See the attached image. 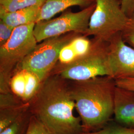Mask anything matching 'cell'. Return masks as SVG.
Instances as JSON below:
<instances>
[{
	"label": "cell",
	"instance_id": "e0dca14e",
	"mask_svg": "<svg viewBox=\"0 0 134 134\" xmlns=\"http://www.w3.org/2000/svg\"><path fill=\"white\" fill-rule=\"evenodd\" d=\"M81 134H134V129L122 126L113 120L98 131Z\"/></svg>",
	"mask_w": 134,
	"mask_h": 134
},
{
	"label": "cell",
	"instance_id": "9c48e42d",
	"mask_svg": "<svg viewBox=\"0 0 134 134\" xmlns=\"http://www.w3.org/2000/svg\"><path fill=\"white\" fill-rule=\"evenodd\" d=\"M114 120L124 127L134 129V91L116 86Z\"/></svg>",
	"mask_w": 134,
	"mask_h": 134
},
{
	"label": "cell",
	"instance_id": "9a60e30c",
	"mask_svg": "<svg viewBox=\"0 0 134 134\" xmlns=\"http://www.w3.org/2000/svg\"><path fill=\"white\" fill-rule=\"evenodd\" d=\"M26 86L27 81L24 70L17 69L10 80V91L24 102Z\"/></svg>",
	"mask_w": 134,
	"mask_h": 134
},
{
	"label": "cell",
	"instance_id": "44dd1931",
	"mask_svg": "<svg viewBox=\"0 0 134 134\" xmlns=\"http://www.w3.org/2000/svg\"><path fill=\"white\" fill-rule=\"evenodd\" d=\"M14 29L0 20V46L6 43L11 37Z\"/></svg>",
	"mask_w": 134,
	"mask_h": 134
},
{
	"label": "cell",
	"instance_id": "30bf717a",
	"mask_svg": "<svg viewBox=\"0 0 134 134\" xmlns=\"http://www.w3.org/2000/svg\"><path fill=\"white\" fill-rule=\"evenodd\" d=\"M85 35L72 37L61 49L58 61L63 66H67L85 56L92 50L94 39L91 40Z\"/></svg>",
	"mask_w": 134,
	"mask_h": 134
},
{
	"label": "cell",
	"instance_id": "7402d4cb",
	"mask_svg": "<svg viewBox=\"0 0 134 134\" xmlns=\"http://www.w3.org/2000/svg\"><path fill=\"white\" fill-rule=\"evenodd\" d=\"M121 8L129 19L134 18V0H121Z\"/></svg>",
	"mask_w": 134,
	"mask_h": 134
},
{
	"label": "cell",
	"instance_id": "ba28073f",
	"mask_svg": "<svg viewBox=\"0 0 134 134\" xmlns=\"http://www.w3.org/2000/svg\"><path fill=\"white\" fill-rule=\"evenodd\" d=\"M108 64L110 77L115 80L134 79V48L125 42L121 33L108 42Z\"/></svg>",
	"mask_w": 134,
	"mask_h": 134
},
{
	"label": "cell",
	"instance_id": "603a6c76",
	"mask_svg": "<svg viewBox=\"0 0 134 134\" xmlns=\"http://www.w3.org/2000/svg\"><path fill=\"white\" fill-rule=\"evenodd\" d=\"M116 86L121 88L134 91V79H124L115 80Z\"/></svg>",
	"mask_w": 134,
	"mask_h": 134
},
{
	"label": "cell",
	"instance_id": "5bb4252c",
	"mask_svg": "<svg viewBox=\"0 0 134 134\" xmlns=\"http://www.w3.org/2000/svg\"><path fill=\"white\" fill-rule=\"evenodd\" d=\"M45 0H0V14L14 12L37 5Z\"/></svg>",
	"mask_w": 134,
	"mask_h": 134
},
{
	"label": "cell",
	"instance_id": "6da1fadb",
	"mask_svg": "<svg viewBox=\"0 0 134 134\" xmlns=\"http://www.w3.org/2000/svg\"><path fill=\"white\" fill-rule=\"evenodd\" d=\"M29 109L51 134H81L80 116L74 114L75 102L66 80L59 75L42 82Z\"/></svg>",
	"mask_w": 134,
	"mask_h": 134
},
{
	"label": "cell",
	"instance_id": "3957f363",
	"mask_svg": "<svg viewBox=\"0 0 134 134\" xmlns=\"http://www.w3.org/2000/svg\"><path fill=\"white\" fill-rule=\"evenodd\" d=\"M36 23L14 28L9 40L0 46V92H11L10 82L15 68L37 45L34 34Z\"/></svg>",
	"mask_w": 134,
	"mask_h": 134
},
{
	"label": "cell",
	"instance_id": "8992f818",
	"mask_svg": "<svg viewBox=\"0 0 134 134\" xmlns=\"http://www.w3.org/2000/svg\"><path fill=\"white\" fill-rule=\"evenodd\" d=\"M95 7L96 3L79 12L67 11L57 18L36 23L34 28V34L37 42L68 32L84 35L88 29Z\"/></svg>",
	"mask_w": 134,
	"mask_h": 134
},
{
	"label": "cell",
	"instance_id": "ffe728a7",
	"mask_svg": "<svg viewBox=\"0 0 134 134\" xmlns=\"http://www.w3.org/2000/svg\"><path fill=\"white\" fill-rule=\"evenodd\" d=\"M121 35L125 42L134 48V18L130 19Z\"/></svg>",
	"mask_w": 134,
	"mask_h": 134
},
{
	"label": "cell",
	"instance_id": "2e32d148",
	"mask_svg": "<svg viewBox=\"0 0 134 134\" xmlns=\"http://www.w3.org/2000/svg\"><path fill=\"white\" fill-rule=\"evenodd\" d=\"M32 114L29 109L14 123L0 132V134H26Z\"/></svg>",
	"mask_w": 134,
	"mask_h": 134
},
{
	"label": "cell",
	"instance_id": "7c38bea8",
	"mask_svg": "<svg viewBox=\"0 0 134 134\" xmlns=\"http://www.w3.org/2000/svg\"><path fill=\"white\" fill-rule=\"evenodd\" d=\"M42 5H37L0 14L1 20L13 28L36 23Z\"/></svg>",
	"mask_w": 134,
	"mask_h": 134
},
{
	"label": "cell",
	"instance_id": "7a4b0ae2",
	"mask_svg": "<svg viewBox=\"0 0 134 134\" xmlns=\"http://www.w3.org/2000/svg\"><path fill=\"white\" fill-rule=\"evenodd\" d=\"M69 85L83 133L101 129L114 116L116 81L100 76Z\"/></svg>",
	"mask_w": 134,
	"mask_h": 134
},
{
	"label": "cell",
	"instance_id": "ac0fdd59",
	"mask_svg": "<svg viewBox=\"0 0 134 134\" xmlns=\"http://www.w3.org/2000/svg\"><path fill=\"white\" fill-rule=\"evenodd\" d=\"M24 103L12 92L0 94V109L20 105Z\"/></svg>",
	"mask_w": 134,
	"mask_h": 134
},
{
	"label": "cell",
	"instance_id": "5b68a950",
	"mask_svg": "<svg viewBox=\"0 0 134 134\" xmlns=\"http://www.w3.org/2000/svg\"><path fill=\"white\" fill-rule=\"evenodd\" d=\"M108 42L94 38L91 51L75 62L63 66L58 75L66 80L82 81L100 76L110 77Z\"/></svg>",
	"mask_w": 134,
	"mask_h": 134
},
{
	"label": "cell",
	"instance_id": "8fae6325",
	"mask_svg": "<svg viewBox=\"0 0 134 134\" xmlns=\"http://www.w3.org/2000/svg\"><path fill=\"white\" fill-rule=\"evenodd\" d=\"M94 3L96 0H45L37 22L51 19L56 14L71 7L79 6L85 9Z\"/></svg>",
	"mask_w": 134,
	"mask_h": 134
},
{
	"label": "cell",
	"instance_id": "d6986e66",
	"mask_svg": "<svg viewBox=\"0 0 134 134\" xmlns=\"http://www.w3.org/2000/svg\"><path fill=\"white\" fill-rule=\"evenodd\" d=\"M26 134H51L34 115H31Z\"/></svg>",
	"mask_w": 134,
	"mask_h": 134
},
{
	"label": "cell",
	"instance_id": "4fadbf2b",
	"mask_svg": "<svg viewBox=\"0 0 134 134\" xmlns=\"http://www.w3.org/2000/svg\"><path fill=\"white\" fill-rule=\"evenodd\" d=\"M29 103L20 105L0 109V132L14 123L29 109Z\"/></svg>",
	"mask_w": 134,
	"mask_h": 134
},
{
	"label": "cell",
	"instance_id": "52a82bcc",
	"mask_svg": "<svg viewBox=\"0 0 134 134\" xmlns=\"http://www.w3.org/2000/svg\"><path fill=\"white\" fill-rule=\"evenodd\" d=\"M72 38L71 35H62L43 40L36 45L16 69L33 72L43 82L49 76L50 72L58 61L63 46Z\"/></svg>",
	"mask_w": 134,
	"mask_h": 134
},
{
	"label": "cell",
	"instance_id": "277c9868",
	"mask_svg": "<svg viewBox=\"0 0 134 134\" xmlns=\"http://www.w3.org/2000/svg\"><path fill=\"white\" fill-rule=\"evenodd\" d=\"M130 19L121 8V0H96V7L84 34L108 42L121 33Z\"/></svg>",
	"mask_w": 134,
	"mask_h": 134
}]
</instances>
